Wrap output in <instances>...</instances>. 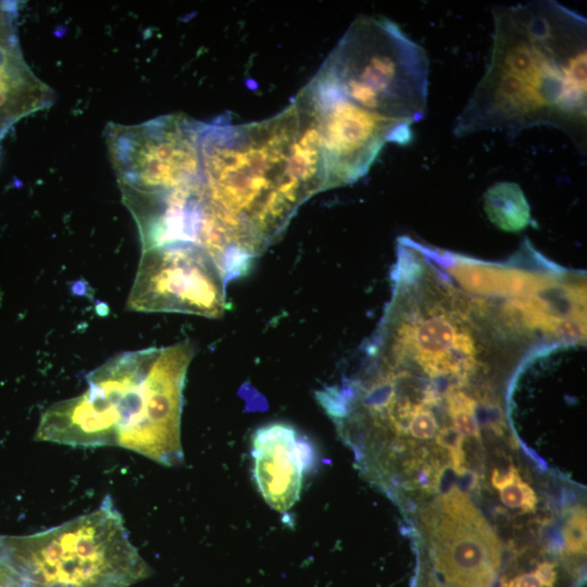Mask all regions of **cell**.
Masks as SVG:
<instances>
[{
	"label": "cell",
	"instance_id": "cell-13",
	"mask_svg": "<svg viewBox=\"0 0 587 587\" xmlns=\"http://www.w3.org/2000/svg\"><path fill=\"white\" fill-rule=\"evenodd\" d=\"M586 511L582 508L573 509L563 530L565 547L571 552L586 553Z\"/></svg>",
	"mask_w": 587,
	"mask_h": 587
},
{
	"label": "cell",
	"instance_id": "cell-3",
	"mask_svg": "<svg viewBox=\"0 0 587 587\" xmlns=\"http://www.w3.org/2000/svg\"><path fill=\"white\" fill-rule=\"evenodd\" d=\"M193 355L189 340L114 355L88 374L84 392L46 410L36 439L120 447L164 466L179 465L183 392Z\"/></svg>",
	"mask_w": 587,
	"mask_h": 587
},
{
	"label": "cell",
	"instance_id": "cell-12",
	"mask_svg": "<svg viewBox=\"0 0 587 587\" xmlns=\"http://www.w3.org/2000/svg\"><path fill=\"white\" fill-rule=\"evenodd\" d=\"M492 484L499 489L500 498L507 507L524 511H530L536 507L537 497L534 490L522 480L513 466L505 473L495 470Z\"/></svg>",
	"mask_w": 587,
	"mask_h": 587
},
{
	"label": "cell",
	"instance_id": "cell-15",
	"mask_svg": "<svg viewBox=\"0 0 587 587\" xmlns=\"http://www.w3.org/2000/svg\"><path fill=\"white\" fill-rule=\"evenodd\" d=\"M536 571L545 587H553L557 579V572L553 564L548 562L541 563L537 566Z\"/></svg>",
	"mask_w": 587,
	"mask_h": 587
},
{
	"label": "cell",
	"instance_id": "cell-7",
	"mask_svg": "<svg viewBox=\"0 0 587 587\" xmlns=\"http://www.w3.org/2000/svg\"><path fill=\"white\" fill-rule=\"evenodd\" d=\"M301 92L317 117L325 161V190L345 186L364 176L387 142L408 145L411 125L390 121L312 82Z\"/></svg>",
	"mask_w": 587,
	"mask_h": 587
},
{
	"label": "cell",
	"instance_id": "cell-9",
	"mask_svg": "<svg viewBox=\"0 0 587 587\" xmlns=\"http://www.w3.org/2000/svg\"><path fill=\"white\" fill-rule=\"evenodd\" d=\"M251 442L260 495L272 509L287 513L299 500L304 476L314 463L312 445L285 423L261 426Z\"/></svg>",
	"mask_w": 587,
	"mask_h": 587
},
{
	"label": "cell",
	"instance_id": "cell-11",
	"mask_svg": "<svg viewBox=\"0 0 587 587\" xmlns=\"http://www.w3.org/2000/svg\"><path fill=\"white\" fill-rule=\"evenodd\" d=\"M484 209L489 221L504 232L517 233L530 223V208L522 188L512 182H498L487 189Z\"/></svg>",
	"mask_w": 587,
	"mask_h": 587
},
{
	"label": "cell",
	"instance_id": "cell-4",
	"mask_svg": "<svg viewBox=\"0 0 587 587\" xmlns=\"http://www.w3.org/2000/svg\"><path fill=\"white\" fill-rule=\"evenodd\" d=\"M311 82L360 109L412 125L426 112L428 60L394 22L360 16Z\"/></svg>",
	"mask_w": 587,
	"mask_h": 587
},
{
	"label": "cell",
	"instance_id": "cell-8",
	"mask_svg": "<svg viewBox=\"0 0 587 587\" xmlns=\"http://www.w3.org/2000/svg\"><path fill=\"white\" fill-rule=\"evenodd\" d=\"M437 571L451 587H491L500 546L489 525L458 488L438 498L424 520Z\"/></svg>",
	"mask_w": 587,
	"mask_h": 587
},
{
	"label": "cell",
	"instance_id": "cell-6",
	"mask_svg": "<svg viewBox=\"0 0 587 587\" xmlns=\"http://www.w3.org/2000/svg\"><path fill=\"white\" fill-rule=\"evenodd\" d=\"M226 283L200 246L173 242L142 250L127 308L138 312H176L221 317Z\"/></svg>",
	"mask_w": 587,
	"mask_h": 587
},
{
	"label": "cell",
	"instance_id": "cell-5",
	"mask_svg": "<svg viewBox=\"0 0 587 587\" xmlns=\"http://www.w3.org/2000/svg\"><path fill=\"white\" fill-rule=\"evenodd\" d=\"M202 125L173 114L137 125L108 127L110 158L124 203L137 225L199 195Z\"/></svg>",
	"mask_w": 587,
	"mask_h": 587
},
{
	"label": "cell",
	"instance_id": "cell-2",
	"mask_svg": "<svg viewBox=\"0 0 587 587\" xmlns=\"http://www.w3.org/2000/svg\"><path fill=\"white\" fill-rule=\"evenodd\" d=\"M298 125L294 101L261 122L203 123L199 243L227 264L250 268L310 198L288 171Z\"/></svg>",
	"mask_w": 587,
	"mask_h": 587
},
{
	"label": "cell",
	"instance_id": "cell-1",
	"mask_svg": "<svg viewBox=\"0 0 587 587\" xmlns=\"http://www.w3.org/2000/svg\"><path fill=\"white\" fill-rule=\"evenodd\" d=\"M490 62L454 134L553 126L579 145L586 134L585 17L555 1L494 10Z\"/></svg>",
	"mask_w": 587,
	"mask_h": 587
},
{
	"label": "cell",
	"instance_id": "cell-14",
	"mask_svg": "<svg viewBox=\"0 0 587 587\" xmlns=\"http://www.w3.org/2000/svg\"><path fill=\"white\" fill-rule=\"evenodd\" d=\"M502 587H545L540 576L535 570L532 573H525L504 583Z\"/></svg>",
	"mask_w": 587,
	"mask_h": 587
},
{
	"label": "cell",
	"instance_id": "cell-10",
	"mask_svg": "<svg viewBox=\"0 0 587 587\" xmlns=\"http://www.w3.org/2000/svg\"><path fill=\"white\" fill-rule=\"evenodd\" d=\"M16 11L0 1V141L22 117L46 107L49 87L26 64L16 35Z\"/></svg>",
	"mask_w": 587,
	"mask_h": 587
}]
</instances>
